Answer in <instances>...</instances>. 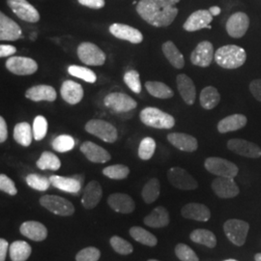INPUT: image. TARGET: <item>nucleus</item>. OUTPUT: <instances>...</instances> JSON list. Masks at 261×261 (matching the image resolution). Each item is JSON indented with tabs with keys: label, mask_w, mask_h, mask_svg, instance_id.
I'll return each instance as SVG.
<instances>
[{
	"label": "nucleus",
	"mask_w": 261,
	"mask_h": 261,
	"mask_svg": "<svg viewBox=\"0 0 261 261\" xmlns=\"http://www.w3.org/2000/svg\"><path fill=\"white\" fill-rule=\"evenodd\" d=\"M180 0H140L137 12L140 18L155 28L170 25L177 17Z\"/></svg>",
	"instance_id": "1"
},
{
	"label": "nucleus",
	"mask_w": 261,
	"mask_h": 261,
	"mask_svg": "<svg viewBox=\"0 0 261 261\" xmlns=\"http://www.w3.org/2000/svg\"><path fill=\"white\" fill-rule=\"evenodd\" d=\"M215 61L224 69L233 70L240 68L247 60V53L236 45H226L219 47L215 53Z\"/></svg>",
	"instance_id": "2"
},
{
	"label": "nucleus",
	"mask_w": 261,
	"mask_h": 261,
	"mask_svg": "<svg viewBox=\"0 0 261 261\" xmlns=\"http://www.w3.org/2000/svg\"><path fill=\"white\" fill-rule=\"evenodd\" d=\"M140 120L144 125L155 129H171L175 125V119L172 115L152 107L141 111Z\"/></svg>",
	"instance_id": "3"
},
{
	"label": "nucleus",
	"mask_w": 261,
	"mask_h": 261,
	"mask_svg": "<svg viewBox=\"0 0 261 261\" xmlns=\"http://www.w3.org/2000/svg\"><path fill=\"white\" fill-rule=\"evenodd\" d=\"M85 130L108 143H113L118 139L117 129L110 122L92 119L86 123Z\"/></svg>",
	"instance_id": "4"
},
{
	"label": "nucleus",
	"mask_w": 261,
	"mask_h": 261,
	"mask_svg": "<svg viewBox=\"0 0 261 261\" xmlns=\"http://www.w3.org/2000/svg\"><path fill=\"white\" fill-rule=\"evenodd\" d=\"M40 204L55 215L68 217L75 213V206L71 201L61 196L46 195L40 198Z\"/></svg>",
	"instance_id": "5"
},
{
	"label": "nucleus",
	"mask_w": 261,
	"mask_h": 261,
	"mask_svg": "<svg viewBox=\"0 0 261 261\" xmlns=\"http://www.w3.org/2000/svg\"><path fill=\"white\" fill-rule=\"evenodd\" d=\"M204 167L210 173L220 177H236L239 172V168L232 162L218 157L206 159Z\"/></svg>",
	"instance_id": "6"
},
{
	"label": "nucleus",
	"mask_w": 261,
	"mask_h": 261,
	"mask_svg": "<svg viewBox=\"0 0 261 261\" xmlns=\"http://www.w3.org/2000/svg\"><path fill=\"white\" fill-rule=\"evenodd\" d=\"M80 60L88 66H102L106 62V54L97 45L90 42H84L77 47Z\"/></svg>",
	"instance_id": "7"
},
{
	"label": "nucleus",
	"mask_w": 261,
	"mask_h": 261,
	"mask_svg": "<svg viewBox=\"0 0 261 261\" xmlns=\"http://www.w3.org/2000/svg\"><path fill=\"white\" fill-rule=\"evenodd\" d=\"M249 229L250 225L247 222L237 219L228 220L224 224V231L226 237L238 247H241L246 242Z\"/></svg>",
	"instance_id": "8"
},
{
	"label": "nucleus",
	"mask_w": 261,
	"mask_h": 261,
	"mask_svg": "<svg viewBox=\"0 0 261 261\" xmlns=\"http://www.w3.org/2000/svg\"><path fill=\"white\" fill-rule=\"evenodd\" d=\"M106 108L115 112H128L135 110L138 106L137 102L127 94L112 92L103 98Z\"/></svg>",
	"instance_id": "9"
},
{
	"label": "nucleus",
	"mask_w": 261,
	"mask_h": 261,
	"mask_svg": "<svg viewBox=\"0 0 261 261\" xmlns=\"http://www.w3.org/2000/svg\"><path fill=\"white\" fill-rule=\"evenodd\" d=\"M5 65L9 72L18 75H32L38 70L37 62L34 59L23 56H11Z\"/></svg>",
	"instance_id": "10"
},
{
	"label": "nucleus",
	"mask_w": 261,
	"mask_h": 261,
	"mask_svg": "<svg viewBox=\"0 0 261 261\" xmlns=\"http://www.w3.org/2000/svg\"><path fill=\"white\" fill-rule=\"evenodd\" d=\"M168 179L169 183L179 190L192 191L198 187L196 179L193 177L184 168L174 167L171 168L168 172Z\"/></svg>",
	"instance_id": "11"
},
{
	"label": "nucleus",
	"mask_w": 261,
	"mask_h": 261,
	"mask_svg": "<svg viewBox=\"0 0 261 261\" xmlns=\"http://www.w3.org/2000/svg\"><path fill=\"white\" fill-rule=\"evenodd\" d=\"M10 9L19 18L24 21L35 23L40 20V14L37 9L32 6L28 0H6Z\"/></svg>",
	"instance_id": "12"
},
{
	"label": "nucleus",
	"mask_w": 261,
	"mask_h": 261,
	"mask_svg": "<svg viewBox=\"0 0 261 261\" xmlns=\"http://www.w3.org/2000/svg\"><path fill=\"white\" fill-rule=\"evenodd\" d=\"M214 58L213 44L209 41H202L195 47L190 59L194 65L207 68L211 65Z\"/></svg>",
	"instance_id": "13"
},
{
	"label": "nucleus",
	"mask_w": 261,
	"mask_h": 261,
	"mask_svg": "<svg viewBox=\"0 0 261 261\" xmlns=\"http://www.w3.org/2000/svg\"><path fill=\"white\" fill-rule=\"evenodd\" d=\"M250 27V19L247 14L237 12L232 14L226 21V32L230 37L242 38Z\"/></svg>",
	"instance_id": "14"
},
{
	"label": "nucleus",
	"mask_w": 261,
	"mask_h": 261,
	"mask_svg": "<svg viewBox=\"0 0 261 261\" xmlns=\"http://www.w3.org/2000/svg\"><path fill=\"white\" fill-rule=\"evenodd\" d=\"M227 148L246 158L257 159L261 157L260 147L248 140L241 139L229 140L227 141Z\"/></svg>",
	"instance_id": "15"
},
{
	"label": "nucleus",
	"mask_w": 261,
	"mask_h": 261,
	"mask_svg": "<svg viewBox=\"0 0 261 261\" xmlns=\"http://www.w3.org/2000/svg\"><path fill=\"white\" fill-rule=\"evenodd\" d=\"M212 190L215 194L221 198H232L240 193L234 178L217 177L212 182Z\"/></svg>",
	"instance_id": "16"
},
{
	"label": "nucleus",
	"mask_w": 261,
	"mask_h": 261,
	"mask_svg": "<svg viewBox=\"0 0 261 261\" xmlns=\"http://www.w3.org/2000/svg\"><path fill=\"white\" fill-rule=\"evenodd\" d=\"M212 20L213 16L209 10H197L187 19L183 24V28L189 32H194L203 28H208Z\"/></svg>",
	"instance_id": "17"
},
{
	"label": "nucleus",
	"mask_w": 261,
	"mask_h": 261,
	"mask_svg": "<svg viewBox=\"0 0 261 261\" xmlns=\"http://www.w3.org/2000/svg\"><path fill=\"white\" fill-rule=\"evenodd\" d=\"M110 32L114 37L128 41L132 44H140L143 41V35L139 29L123 23H113L110 27Z\"/></svg>",
	"instance_id": "18"
},
{
	"label": "nucleus",
	"mask_w": 261,
	"mask_h": 261,
	"mask_svg": "<svg viewBox=\"0 0 261 261\" xmlns=\"http://www.w3.org/2000/svg\"><path fill=\"white\" fill-rule=\"evenodd\" d=\"M81 151L87 160L92 163L105 164L112 159L111 154L107 150L92 141H84L81 145Z\"/></svg>",
	"instance_id": "19"
},
{
	"label": "nucleus",
	"mask_w": 261,
	"mask_h": 261,
	"mask_svg": "<svg viewBox=\"0 0 261 261\" xmlns=\"http://www.w3.org/2000/svg\"><path fill=\"white\" fill-rule=\"evenodd\" d=\"M21 37V29L19 24L10 19L4 13H0V40L17 41Z\"/></svg>",
	"instance_id": "20"
},
{
	"label": "nucleus",
	"mask_w": 261,
	"mask_h": 261,
	"mask_svg": "<svg viewBox=\"0 0 261 261\" xmlns=\"http://www.w3.org/2000/svg\"><path fill=\"white\" fill-rule=\"evenodd\" d=\"M103 196V189L97 181H90L84 189L82 204L85 209H93L99 204Z\"/></svg>",
	"instance_id": "21"
},
{
	"label": "nucleus",
	"mask_w": 261,
	"mask_h": 261,
	"mask_svg": "<svg viewBox=\"0 0 261 261\" xmlns=\"http://www.w3.org/2000/svg\"><path fill=\"white\" fill-rule=\"evenodd\" d=\"M19 232L28 239L36 242L46 240L47 237V227L36 221H28L22 223L19 227Z\"/></svg>",
	"instance_id": "22"
},
{
	"label": "nucleus",
	"mask_w": 261,
	"mask_h": 261,
	"mask_svg": "<svg viewBox=\"0 0 261 261\" xmlns=\"http://www.w3.org/2000/svg\"><path fill=\"white\" fill-rule=\"evenodd\" d=\"M108 204L115 212L121 214H130L135 210V201L126 194H112L108 197Z\"/></svg>",
	"instance_id": "23"
},
{
	"label": "nucleus",
	"mask_w": 261,
	"mask_h": 261,
	"mask_svg": "<svg viewBox=\"0 0 261 261\" xmlns=\"http://www.w3.org/2000/svg\"><path fill=\"white\" fill-rule=\"evenodd\" d=\"M168 140L175 148L184 152H195L198 147L196 138L184 133H170Z\"/></svg>",
	"instance_id": "24"
},
{
	"label": "nucleus",
	"mask_w": 261,
	"mask_h": 261,
	"mask_svg": "<svg viewBox=\"0 0 261 261\" xmlns=\"http://www.w3.org/2000/svg\"><path fill=\"white\" fill-rule=\"evenodd\" d=\"M25 97L33 102H54L56 101L57 94L56 89L50 85L40 84L30 87L25 92Z\"/></svg>",
	"instance_id": "25"
},
{
	"label": "nucleus",
	"mask_w": 261,
	"mask_h": 261,
	"mask_svg": "<svg viewBox=\"0 0 261 261\" xmlns=\"http://www.w3.org/2000/svg\"><path fill=\"white\" fill-rule=\"evenodd\" d=\"M176 84L179 94L184 102L189 106H193L196 101V89L192 79L185 74H180L176 77Z\"/></svg>",
	"instance_id": "26"
},
{
	"label": "nucleus",
	"mask_w": 261,
	"mask_h": 261,
	"mask_svg": "<svg viewBox=\"0 0 261 261\" xmlns=\"http://www.w3.org/2000/svg\"><path fill=\"white\" fill-rule=\"evenodd\" d=\"M60 94L66 103L76 105L84 98V88L75 82L65 81L61 85Z\"/></svg>",
	"instance_id": "27"
},
{
	"label": "nucleus",
	"mask_w": 261,
	"mask_h": 261,
	"mask_svg": "<svg viewBox=\"0 0 261 261\" xmlns=\"http://www.w3.org/2000/svg\"><path fill=\"white\" fill-rule=\"evenodd\" d=\"M181 215L185 219L198 222H207L211 218V212L207 206L195 202L184 206L181 209Z\"/></svg>",
	"instance_id": "28"
},
{
	"label": "nucleus",
	"mask_w": 261,
	"mask_h": 261,
	"mask_svg": "<svg viewBox=\"0 0 261 261\" xmlns=\"http://www.w3.org/2000/svg\"><path fill=\"white\" fill-rule=\"evenodd\" d=\"M247 122L248 119L244 114L236 113L224 117V119H222L218 123L217 128L219 133L225 134L228 132H234L242 129L247 125Z\"/></svg>",
	"instance_id": "29"
},
{
	"label": "nucleus",
	"mask_w": 261,
	"mask_h": 261,
	"mask_svg": "<svg viewBox=\"0 0 261 261\" xmlns=\"http://www.w3.org/2000/svg\"><path fill=\"white\" fill-rule=\"evenodd\" d=\"M49 180L55 188L69 194H77L82 189L81 181L76 178L51 175Z\"/></svg>",
	"instance_id": "30"
},
{
	"label": "nucleus",
	"mask_w": 261,
	"mask_h": 261,
	"mask_svg": "<svg viewBox=\"0 0 261 261\" xmlns=\"http://www.w3.org/2000/svg\"><path fill=\"white\" fill-rule=\"evenodd\" d=\"M143 223L150 227L161 228L165 227L169 224V214L168 210L164 206L156 207L149 215H147Z\"/></svg>",
	"instance_id": "31"
},
{
	"label": "nucleus",
	"mask_w": 261,
	"mask_h": 261,
	"mask_svg": "<svg viewBox=\"0 0 261 261\" xmlns=\"http://www.w3.org/2000/svg\"><path fill=\"white\" fill-rule=\"evenodd\" d=\"M162 50L164 53V56L168 59V62L174 68L182 69L185 66L184 56L173 42L168 41L164 43L162 46Z\"/></svg>",
	"instance_id": "32"
},
{
	"label": "nucleus",
	"mask_w": 261,
	"mask_h": 261,
	"mask_svg": "<svg viewBox=\"0 0 261 261\" xmlns=\"http://www.w3.org/2000/svg\"><path fill=\"white\" fill-rule=\"evenodd\" d=\"M199 102L203 109L210 111L215 109L221 102V95L214 86H207L200 92Z\"/></svg>",
	"instance_id": "33"
},
{
	"label": "nucleus",
	"mask_w": 261,
	"mask_h": 261,
	"mask_svg": "<svg viewBox=\"0 0 261 261\" xmlns=\"http://www.w3.org/2000/svg\"><path fill=\"white\" fill-rule=\"evenodd\" d=\"M33 130L28 122L18 123L14 128V140L24 147H28L33 140Z\"/></svg>",
	"instance_id": "34"
},
{
	"label": "nucleus",
	"mask_w": 261,
	"mask_h": 261,
	"mask_svg": "<svg viewBox=\"0 0 261 261\" xmlns=\"http://www.w3.org/2000/svg\"><path fill=\"white\" fill-rule=\"evenodd\" d=\"M32 252V248L28 242L15 241L10 245V258L12 261H27Z\"/></svg>",
	"instance_id": "35"
},
{
	"label": "nucleus",
	"mask_w": 261,
	"mask_h": 261,
	"mask_svg": "<svg viewBox=\"0 0 261 261\" xmlns=\"http://www.w3.org/2000/svg\"><path fill=\"white\" fill-rule=\"evenodd\" d=\"M145 88L151 96L159 99H170L174 95L168 85L161 82H146Z\"/></svg>",
	"instance_id": "36"
},
{
	"label": "nucleus",
	"mask_w": 261,
	"mask_h": 261,
	"mask_svg": "<svg viewBox=\"0 0 261 261\" xmlns=\"http://www.w3.org/2000/svg\"><path fill=\"white\" fill-rule=\"evenodd\" d=\"M130 236L133 239L136 241L148 246V247H155L158 244V239L154 234L151 233L148 230L144 229L143 227L140 226H133L130 227L129 231Z\"/></svg>",
	"instance_id": "37"
},
{
	"label": "nucleus",
	"mask_w": 261,
	"mask_h": 261,
	"mask_svg": "<svg viewBox=\"0 0 261 261\" xmlns=\"http://www.w3.org/2000/svg\"><path fill=\"white\" fill-rule=\"evenodd\" d=\"M190 238L193 242L203 245L210 249H213L217 245L215 234L208 229H195L190 235Z\"/></svg>",
	"instance_id": "38"
},
{
	"label": "nucleus",
	"mask_w": 261,
	"mask_h": 261,
	"mask_svg": "<svg viewBox=\"0 0 261 261\" xmlns=\"http://www.w3.org/2000/svg\"><path fill=\"white\" fill-rule=\"evenodd\" d=\"M160 181L157 178H152L144 185L141 191V196L145 203L151 204L158 199L160 196Z\"/></svg>",
	"instance_id": "39"
},
{
	"label": "nucleus",
	"mask_w": 261,
	"mask_h": 261,
	"mask_svg": "<svg viewBox=\"0 0 261 261\" xmlns=\"http://www.w3.org/2000/svg\"><path fill=\"white\" fill-rule=\"evenodd\" d=\"M36 166L42 170L49 169V170L56 171L61 167V162L56 154L49 151H45L40 156V158L36 163Z\"/></svg>",
	"instance_id": "40"
},
{
	"label": "nucleus",
	"mask_w": 261,
	"mask_h": 261,
	"mask_svg": "<svg viewBox=\"0 0 261 261\" xmlns=\"http://www.w3.org/2000/svg\"><path fill=\"white\" fill-rule=\"evenodd\" d=\"M68 73L77 79H81L86 83L94 84L97 81V75L89 68L82 66L71 65L68 67Z\"/></svg>",
	"instance_id": "41"
},
{
	"label": "nucleus",
	"mask_w": 261,
	"mask_h": 261,
	"mask_svg": "<svg viewBox=\"0 0 261 261\" xmlns=\"http://www.w3.org/2000/svg\"><path fill=\"white\" fill-rule=\"evenodd\" d=\"M51 146L59 153H65L74 149L75 140L69 135H61L56 137V139L53 140Z\"/></svg>",
	"instance_id": "42"
},
{
	"label": "nucleus",
	"mask_w": 261,
	"mask_h": 261,
	"mask_svg": "<svg viewBox=\"0 0 261 261\" xmlns=\"http://www.w3.org/2000/svg\"><path fill=\"white\" fill-rule=\"evenodd\" d=\"M130 173V168L124 165H113L103 169V174L107 177L114 180H122L128 177Z\"/></svg>",
	"instance_id": "43"
},
{
	"label": "nucleus",
	"mask_w": 261,
	"mask_h": 261,
	"mask_svg": "<svg viewBox=\"0 0 261 261\" xmlns=\"http://www.w3.org/2000/svg\"><path fill=\"white\" fill-rule=\"evenodd\" d=\"M25 181L28 183V186L39 192H45L50 186V180L49 178L39 175L36 173H32L28 175V177L25 178Z\"/></svg>",
	"instance_id": "44"
},
{
	"label": "nucleus",
	"mask_w": 261,
	"mask_h": 261,
	"mask_svg": "<svg viewBox=\"0 0 261 261\" xmlns=\"http://www.w3.org/2000/svg\"><path fill=\"white\" fill-rule=\"evenodd\" d=\"M156 150V141L152 138H144L139 146V157L143 161H148L153 157Z\"/></svg>",
	"instance_id": "45"
},
{
	"label": "nucleus",
	"mask_w": 261,
	"mask_h": 261,
	"mask_svg": "<svg viewBox=\"0 0 261 261\" xmlns=\"http://www.w3.org/2000/svg\"><path fill=\"white\" fill-rule=\"evenodd\" d=\"M111 246L112 249L122 255H127V254H130L132 252H134V247L130 242L126 241L125 239L121 238L120 236H112L110 240Z\"/></svg>",
	"instance_id": "46"
},
{
	"label": "nucleus",
	"mask_w": 261,
	"mask_h": 261,
	"mask_svg": "<svg viewBox=\"0 0 261 261\" xmlns=\"http://www.w3.org/2000/svg\"><path fill=\"white\" fill-rule=\"evenodd\" d=\"M32 130H33V136L35 140L40 141L45 139L47 133V119L43 115L36 116L33 121Z\"/></svg>",
	"instance_id": "47"
},
{
	"label": "nucleus",
	"mask_w": 261,
	"mask_h": 261,
	"mask_svg": "<svg viewBox=\"0 0 261 261\" xmlns=\"http://www.w3.org/2000/svg\"><path fill=\"white\" fill-rule=\"evenodd\" d=\"M175 254L181 261H199L194 250L183 243H179L175 247Z\"/></svg>",
	"instance_id": "48"
},
{
	"label": "nucleus",
	"mask_w": 261,
	"mask_h": 261,
	"mask_svg": "<svg viewBox=\"0 0 261 261\" xmlns=\"http://www.w3.org/2000/svg\"><path fill=\"white\" fill-rule=\"evenodd\" d=\"M124 83L130 88L133 92L140 94L141 92V83L140 74L136 70H130L124 75Z\"/></svg>",
	"instance_id": "49"
},
{
	"label": "nucleus",
	"mask_w": 261,
	"mask_h": 261,
	"mask_svg": "<svg viewBox=\"0 0 261 261\" xmlns=\"http://www.w3.org/2000/svg\"><path fill=\"white\" fill-rule=\"evenodd\" d=\"M101 257V252L95 247H87L76 253L75 261H98Z\"/></svg>",
	"instance_id": "50"
},
{
	"label": "nucleus",
	"mask_w": 261,
	"mask_h": 261,
	"mask_svg": "<svg viewBox=\"0 0 261 261\" xmlns=\"http://www.w3.org/2000/svg\"><path fill=\"white\" fill-rule=\"evenodd\" d=\"M0 190L10 196H16L18 194V190L14 181L5 174L0 175Z\"/></svg>",
	"instance_id": "51"
},
{
	"label": "nucleus",
	"mask_w": 261,
	"mask_h": 261,
	"mask_svg": "<svg viewBox=\"0 0 261 261\" xmlns=\"http://www.w3.org/2000/svg\"><path fill=\"white\" fill-rule=\"evenodd\" d=\"M83 6H86L91 9H102L105 7V0H77Z\"/></svg>",
	"instance_id": "52"
},
{
	"label": "nucleus",
	"mask_w": 261,
	"mask_h": 261,
	"mask_svg": "<svg viewBox=\"0 0 261 261\" xmlns=\"http://www.w3.org/2000/svg\"><path fill=\"white\" fill-rule=\"evenodd\" d=\"M250 91L258 102H261V79L252 81L250 84Z\"/></svg>",
	"instance_id": "53"
},
{
	"label": "nucleus",
	"mask_w": 261,
	"mask_h": 261,
	"mask_svg": "<svg viewBox=\"0 0 261 261\" xmlns=\"http://www.w3.org/2000/svg\"><path fill=\"white\" fill-rule=\"evenodd\" d=\"M17 53V48L11 45H1L0 46V57H9Z\"/></svg>",
	"instance_id": "54"
},
{
	"label": "nucleus",
	"mask_w": 261,
	"mask_h": 261,
	"mask_svg": "<svg viewBox=\"0 0 261 261\" xmlns=\"http://www.w3.org/2000/svg\"><path fill=\"white\" fill-rule=\"evenodd\" d=\"M8 138L7 124L3 117H0V142L4 143Z\"/></svg>",
	"instance_id": "55"
},
{
	"label": "nucleus",
	"mask_w": 261,
	"mask_h": 261,
	"mask_svg": "<svg viewBox=\"0 0 261 261\" xmlns=\"http://www.w3.org/2000/svg\"><path fill=\"white\" fill-rule=\"evenodd\" d=\"M9 248V243L7 242L5 239L1 238L0 239V261L6 260V255Z\"/></svg>",
	"instance_id": "56"
},
{
	"label": "nucleus",
	"mask_w": 261,
	"mask_h": 261,
	"mask_svg": "<svg viewBox=\"0 0 261 261\" xmlns=\"http://www.w3.org/2000/svg\"><path fill=\"white\" fill-rule=\"evenodd\" d=\"M209 12L212 14L213 17H215V16H219V15L221 14L222 10H221L220 7H218V6H213V7H211V8L209 9Z\"/></svg>",
	"instance_id": "57"
},
{
	"label": "nucleus",
	"mask_w": 261,
	"mask_h": 261,
	"mask_svg": "<svg viewBox=\"0 0 261 261\" xmlns=\"http://www.w3.org/2000/svg\"><path fill=\"white\" fill-rule=\"evenodd\" d=\"M254 260L261 261V252H259V253H256V254L254 255Z\"/></svg>",
	"instance_id": "58"
},
{
	"label": "nucleus",
	"mask_w": 261,
	"mask_h": 261,
	"mask_svg": "<svg viewBox=\"0 0 261 261\" xmlns=\"http://www.w3.org/2000/svg\"><path fill=\"white\" fill-rule=\"evenodd\" d=\"M224 261H237V260H235V259H227V260H224Z\"/></svg>",
	"instance_id": "59"
},
{
	"label": "nucleus",
	"mask_w": 261,
	"mask_h": 261,
	"mask_svg": "<svg viewBox=\"0 0 261 261\" xmlns=\"http://www.w3.org/2000/svg\"><path fill=\"white\" fill-rule=\"evenodd\" d=\"M147 261H160V260H157V259H149V260H147Z\"/></svg>",
	"instance_id": "60"
}]
</instances>
